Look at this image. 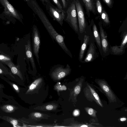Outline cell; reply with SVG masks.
<instances>
[{"label":"cell","mask_w":127,"mask_h":127,"mask_svg":"<svg viewBox=\"0 0 127 127\" xmlns=\"http://www.w3.org/2000/svg\"><path fill=\"white\" fill-rule=\"evenodd\" d=\"M75 1L74 0L67 10V16L65 20L74 31L77 32L78 31V28Z\"/></svg>","instance_id":"1"},{"label":"cell","mask_w":127,"mask_h":127,"mask_svg":"<svg viewBox=\"0 0 127 127\" xmlns=\"http://www.w3.org/2000/svg\"><path fill=\"white\" fill-rule=\"evenodd\" d=\"M32 48L34 55L36 58L37 62L40 66L39 53L41 44L40 34L36 26H33L32 34Z\"/></svg>","instance_id":"2"},{"label":"cell","mask_w":127,"mask_h":127,"mask_svg":"<svg viewBox=\"0 0 127 127\" xmlns=\"http://www.w3.org/2000/svg\"><path fill=\"white\" fill-rule=\"evenodd\" d=\"M71 71L70 66L67 64L66 67L61 65H57L54 67L51 76L54 80H59L68 75Z\"/></svg>","instance_id":"3"},{"label":"cell","mask_w":127,"mask_h":127,"mask_svg":"<svg viewBox=\"0 0 127 127\" xmlns=\"http://www.w3.org/2000/svg\"><path fill=\"white\" fill-rule=\"evenodd\" d=\"M75 4L78 19L79 31L82 33L86 27L84 13L82 5L78 0L75 1Z\"/></svg>","instance_id":"4"},{"label":"cell","mask_w":127,"mask_h":127,"mask_svg":"<svg viewBox=\"0 0 127 127\" xmlns=\"http://www.w3.org/2000/svg\"><path fill=\"white\" fill-rule=\"evenodd\" d=\"M48 9L50 16L62 26L65 16V12L63 9H60L51 5L49 6Z\"/></svg>","instance_id":"5"},{"label":"cell","mask_w":127,"mask_h":127,"mask_svg":"<svg viewBox=\"0 0 127 127\" xmlns=\"http://www.w3.org/2000/svg\"><path fill=\"white\" fill-rule=\"evenodd\" d=\"M0 2L4 7V13L18 19L20 20L19 15L7 0H0Z\"/></svg>","instance_id":"6"},{"label":"cell","mask_w":127,"mask_h":127,"mask_svg":"<svg viewBox=\"0 0 127 127\" xmlns=\"http://www.w3.org/2000/svg\"><path fill=\"white\" fill-rule=\"evenodd\" d=\"M99 86L107 96L110 101L113 102L116 100V97L108 85L104 81L99 80L97 82Z\"/></svg>","instance_id":"7"},{"label":"cell","mask_w":127,"mask_h":127,"mask_svg":"<svg viewBox=\"0 0 127 127\" xmlns=\"http://www.w3.org/2000/svg\"><path fill=\"white\" fill-rule=\"evenodd\" d=\"M88 88H86L85 94L88 99L95 101L99 105L103 107V105L99 97L95 90L90 85L87 84Z\"/></svg>","instance_id":"8"},{"label":"cell","mask_w":127,"mask_h":127,"mask_svg":"<svg viewBox=\"0 0 127 127\" xmlns=\"http://www.w3.org/2000/svg\"><path fill=\"white\" fill-rule=\"evenodd\" d=\"M25 45V52L27 58L29 61L33 70H36V65L32 53L30 41L29 40Z\"/></svg>","instance_id":"9"},{"label":"cell","mask_w":127,"mask_h":127,"mask_svg":"<svg viewBox=\"0 0 127 127\" xmlns=\"http://www.w3.org/2000/svg\"><path fill=\"white\" fill-rule=\"evenodd\" d=\"M127 41V34L126 32L124 34L121 45L119 46H115L111 47L112 52L115 55H118L123 53L124 51L125 46Z\"/></svg>","instance_id":"10"},{"label":"cell","mask_w":127,"mask_h":127,"mask_svg":"<svg viewBox=\"0 0 127 127\" xmlns=\"http://www.w3.org/2000/svg\"><path fill=\"white\" fill-rule=\"evenodd\" d=\"M95 47L93 43H91L88 50L84 62L87 63L93 61L94 58L95 53Z\"/></svg>","instance_id":"11"},{"label":"cell","mask_w":127,"mask_h":127,"mask_svg":"<svg viewBox=\"0 0 127 127\" xmlns=\"http://www.w3.org/2000/svg\"><path fill=\"white\" fill-rule=\"evenodd\" d=\"M99 25L100 33L101 38L102 49L103 52L104 53H106L108 51V42L107 36L105 34L100 22L99 23Z\"/></svg>","instance_id":"12"},{"label":"cell","mask_w":127,"mask_h":127,"mask_svg":"<svg viewBox=\"0 0 127 127\" xmlns=\"http://www.w3.org/2000/svg\"><path fill=\"white\" fill-rule=\"evenodd\" d=\"M90 36L88 35H85L84 36L83 42L82 44L79 55V59L80 61L83 59L85 51L89 41Z\"/></svg>","instance_id":"13"},{"label":"cell","mask_w":127,"mask_h":127,"mask_svg":"<svg viewBox=\"0 0 127 127\" xmlns=\"http://www.w3.org/2000/svg\"><path fill=\"white\" fill-rule=\"evenodd\" d=\"M86 7L87 12L89 13L90 11L95 12V8L92 0H82Z\"/></svg>","instance_id":"14"},{"label":"cell","mask_w":127,"mask_h":127,"mask_svg":"<svg viewBox=\"0 0 127 127\" xmlns=\"http://www.w3.org/2000/svg\"><path fill=\"white\" fill-rule=\"evenodd\" d=\"M10 61L5 62V64H6L10 67L13 73L21 77H22L21 74L20 70L18 69V67L15 66Z\"/></svg>","instance_id":"15"},{"label":"cell","mask_w":127,"mask_h":127,"mask_svg":"<svg viewBox=\"0 0 127 127\" xmlns=\"http://www.w3.org/2000/svg\"><path fill=\"white\" fill-rule=\"evenodd\" d=\"M93 33L97 43L99 47L101 48V41L99 34L98 32L97 27L95 24L93 26Z\"/></svg>","instance_id":"16"},{"label":"cell","mask_w":127,"mask_h":127,"mask_svg":"<svg viewBox=\"0 0 127 127\" xmlns=\"http://www.w3.org/2000/svg\"><path fill=\"white\" fill-rule=\"evenodd\" d=\"M42 80V79L40 78L35 80L30 86L27 92L33 90L40 83Z\"/></svg>","instance_id":"17"},{"label":"cell","mask_w":127,"mask_h":127,"mask_svg":"<svg viewBox=\"0 0 127 127\" xmlns=\"http://www.w3.org/2000/svg\"><path fill=\"white\" fill-rule=\"evenodd\" d=\"M82 81H80L76 86L74 90V93L75 96L77 95L80 93L82 85Z\"/></svg>","instance_id":"18"},{"label":"cell","mask_w":127,"mask_h":127,"mask_svg":"<svg viewBox=\"0 0 127 127\" xmlns=\"http://www.w3.org/2000/svg\"><path fill=\"white\" fill-rule=\"evenodd\" d=\"M101 17L104 22L108 24L110 23L108 16L107 13L104 10H103L101 15Z\"/></svg>","instance_id":"19"},{"label":"cell","mask_w":127,"mask_h":127,"mask_svg":"<svg viewBox=\"0 0 127 127\" xmlns=\"http://www.w3.org/2000/svg\"><path fill=\"white\" fill-rule=\"evenodd\" d=\"M85 109L86 111L90 115L93 117H96V111L94 109L89 107H86Z\"/></svg>","instance_id":"20"},{"label":"cell","mask_w":127,"mask_h":127,"mask_svg":"<svg viewBox=\"0 0 127 127\" xmlns=\"http://www.w3.org/2000/svg\"><path fill=\"white\" fill-rule=\"evenodd\" d=\"M96 5L97 10L99 13L100 15L102 12V7L101 3L99 0H96Z\"/></svg>","instance_id":"21"},{"label":"cell","mask_w":127,"mask_h":127,"mask_svg":"<svg viewBox=\"0 0 127 127\" xmlns=\"http://www.w3.org/2000/svg\"><path fill=\"white\" fill-rule=\"evenodd\" d=\"M10 59L9 58L3 55H0V61L5 62L7 61H10Z\"/></svg>","instance_id":"22"},{"label":"cell","mask_w":127,"mask_h":127,"mask_svg":"<svg viewBox=\"0 0 127 127\" xmlns=\"http://www.w3.org/2000/svg\"><path fill=\"white\" fill-rule=\"evenodd\" d=\"M52 0L57 6L58 8L61 10H63L62 7L60 3L59 0Z\"/></svg>","instance_id":"23"},{"label":"cell","mask_w":127,"mask_h":127,"mask_svg":"<svg viewBox=\"0 0 127 127\" xmlns=\"http://www.w3.org/2000/svg\"><path fill=\"white\" fill-rule=\"evenodd\" d=\"M104 2L109 7H111L112 4V0H103Z\"/></svg>","instance_id":"24"},{"label":"cell","mask_w":127,"mask_h":127,"mask_svg":"<svg viewBox=\"0 0 127 127\" xmlns=\"http://www.w3.org/2000/svg\"><path fill=\"white\" fill-rule=\"evenodd\" d=\"M73 115L76 116L79 115L80 114V111L78 109H75L73 112Z\"/></svg>","instance_id":"25"},{"label":"cell","mask_w":127,"mask_h":127,"mask_svg":"<svg viewBox=\"0 0 127 127\" xmlns=\"http://www.w3.org/2000/svg\"><path fill=\"white\" fill-rule=\"evenodd\" d=\"M54 107L52 105H48L46 106V108L48 110H51L53 109Z\"/></svg>","instance_id":"26"},{"label":"cell","mask_w":127,"mask_h":127,"mask_svg":"<svg viewBox=\"0 0 127 127\" xmlns=\"http://www.w3.org/2000/svg\"><path fill=\"white\" fill-rule=\"evenodd\" d=\"M34 115L36 118H40L42 116L41 113L38 112H35L34 113Z\"/></svg>","instance_id":"27"},{"label":"cell","mask_w":127,"mask_h":127,"mask_svg":"<svg viewBox=\"0 0 127 127\" xmlns=\"http://www.w3.org/2000/svg\"><path fill=\"white\" fill-rule=\"evenodd\" d=\"M7 109L9 111H12L14 109L13 107L11 105H7L6 107Z\"/></svg>","instance_id":"28"},{"label":"cell","mask_w":127,"mask_h":127,"mask_svg":"<svg viewBox=\"0 0 127 127\" xmlns=\"http://www.w3.org/2000/svg\"><path fill=\"white\" fill-rule=\"evenodd\" d=\"M63 4L64 8H65L67 4L65 0H61Z\"/></svg>","instance_id":"29"},{"label":"cell","mask_w":127,"mask_h":127,"mask_svg":"<svg viewBox=\"0 0 127 127\" xmlns=\"http://www.w3.org/2000/svg\"><path fill=\"white\" fill-rule=\"evenodd\" d=\"M11 123L14 125H16L18 124L17 121L15 120H13L11 121Z\"/></svg>","instance_id":"30"},{"label":"cell","mask_w":127,"mask_h":127,"mask_svg":"<svg viewBox=\"0 0 127 127\" xmlns=\"http://www.w3.org/2000/svg\"><path fill=\"white\" fill-rule=\"evenodd\" d=\"M13 87L15 89V90L17 91H18L19 90V89L18 87L15 84H13Z\"/></svg>","instance_id":"31"},{"label":"cell","mask_w":127,"mask_h":127,"mask_svg":"<svg viewBox=\"0 0 127 127\" xmlns=\"http://www.w3.org/2000/svg\"><path fill=\"white\" fill-rule=\"evenodd\" d=\"M127 119L126 118H121L120 119V120L122 122L125 121Z\"/></svg>","instance_id":"32"},{"label":"cell","mask_w":127,"mask_h":127,"mask_svg":"<svg viewBox=\"0 0 127 127\" xmlns=\"http://www.w3.org/2000/svg\"><path fill=\"white\" fill-rule=\"evenodd\" d=\"M42 1L43 3H44L45 2H48V0H41Z\"/></svg>","instance_id":"33"},{"label":"cell","mask_w":127,"mask_h":127,"mask_svg":"<svg viewBox=\"0 0 127 127\" xmlns=\"http://www.w3.org/2000/svg\"><path fill=\"white\" fill-rule=\"evenodd\" d=\"M3 72V71L2 69L0 68V74H2Z\"/></svg>","instance_id":"34"},{"label":"cell","mask_w":127,"mask_h":127,"mask_svg":"<svg viewBox=\"0 0 127 127\" xmlns=\"http://www.w3.org/2000/svg\"><path fill=\"white\" fill-rule=\"evenodd\" d=\"M26 0L27 1L28 0Z\"/></svg>","instance_id":"35"}]
</instances>
